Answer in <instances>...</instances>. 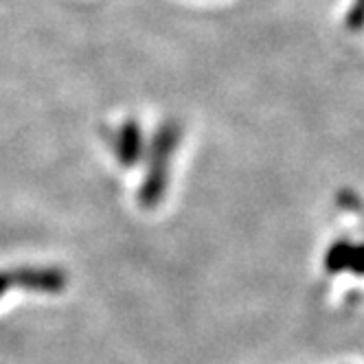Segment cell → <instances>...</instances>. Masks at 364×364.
Masks as SVG:
<instances>
[{"instance_id":"1","label":"cell","mask_w":364,"mask_h":364,"mask_svg":"<svg viewBox=\"0 0 364 364\" xmlns=\"http://www.w3.org/2000/svg\"><path fill=\"white\" fill-rule=\"evenodd\" d=\"M182 141V125L176 119H165L159 123L151 134L149 145L145 147L147 169L139 187V204L145 211H154L159 206L169 187L171 176V159Z\"/></svg>"},{"instance_id":"2","label":"cell","mask_w":364,"mask_h":364,"mask_svg":"<svg viewBox=\"0 0 364 364\" xmlns=\"http://www.w3.org/2000/svg\"><path fill=\"white\" fill-rule=\"evenodd\" d=\"M9 274L14 285L36 294H60L68 285L66 270L58 266H20Z\"/></svg>"},{"instance_id":"3","label":"cell","mask_w":364,"mask_h":364,"mask_svg":"<svg viewBox=\"0 0 364 364\" xmlns=\"http://www.w3.org/2000/svg\"><path fill=\"white\" fill-rule=\"evenodd\" d=\"M106 139L112 143L117 159L123 167H136L145 159V136L136 119L123 121L117 132H106Z\"/></svg>"},{"instance_id":"4","label":"cell","mask_w":364,"mask_h":364,"mask_svg":"<svg viewBox=\"0 0 364 364\" xmlns=\"http://www.w3.org/2000/svg\"><path fill=\"white\" fill-rule=\"evenodd\" d=\"M351 244L349 240H336L327 255H325V270L329 274H341L347 272V264H349V255H351Z\"/></svg>"},{"instance_id":"5","label":"cell","mask_w":364,"mask_h":364,"mask_svg":"<svg viewBox=\"0 0 364 364\" xmlns=\"http://www.w3.org/2000/svg\"><path fill=\"white\" fill-rule=\"evenodd\" d=\"M345 24H347V29L353 33L364 29V0H351L347 16H345Z\"/></svg>"},{"instance_id":"6","label":"cell","mask_w":364,"mask_h":364,"mask_svg":"<svg viewBox=\"0 0 364 364\" xmlns=\"http://www.w3.org/2000/svg\"><path fill=\"white\" fill-rule=\"evenodd\" d=\"M347 272H351L355 277H364V242H353L351 244Z\"/></svg>"},{"instance_id":"7","label":"cell","mask_w":364,"mask_h":364,"mask_svg":"<svg viewBox=\"0 0 364 364\" xmlns=\"http://www.w3.org/2000/svg\"><path fill=\"white\" fill-rule=\"evenodd\" d=\"M14 285V281H11V274L7 272V270H0V299H3L5 294H7V290Z\"/></svg>"}]
</instances>
